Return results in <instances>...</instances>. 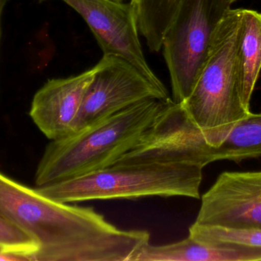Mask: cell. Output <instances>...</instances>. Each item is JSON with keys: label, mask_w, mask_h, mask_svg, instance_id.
Instances as JSON below:
<instances>
[{"label": "cell", "mask_w": 261, "mask_h": 261, "mask_svg": "<svg viewBox=\"0 0 261 261\" xmlns=\"http://www.w3.org/2000/svg\"><path fill=\"white\" fill-rule=\"evenodd\" d=\"M203 168L182 163L114 164L37 188L64 203L151 197L200 199Z\"/></svg>", "instance_id": "3957f363"}, {"label": "cell", "mask_w": 261, "mask_h": 261, "mask_svg": "<svg viewBox=\"0 0 261 261\" xmlns=\"http://www.w3.org/2000/svg\"><path fill=\"white\" fill-rule=\"evenodd\" d=\"M153 99H170L163 83L152 81L122 57L103 55L96 64L72 133L141 101Z\"/></svg>", "instance_id": "8992f818"}, {"label": "cell", "mask_w": 261, "mask_h": 261, "mask_svg": "<svg viewBox=\"0 0 261 261\" xmlns=\"http://www.w3.org/2000/svg\"><path fill=\"white\" fill-rule=\"evenodd\" d=\"M47 0H39L41 2ZM87 23L103 55L122 57L152 81L163 83L150 68L143 52L130 3L116 0H61Z\"/></svg>", "instance_id": "ba28073f"}, {"label": "cell", "mask_w": 261, "mask_h": 261, "mask_svg": "<svg viewBox=\"0 0 261 261\" xmlns=\"http://www.w3.org/2000/svg\"><path fill=\"white\" fill-rule=\"evenodd\" d=\"M95 72L96 65L77 75L48 80L35 93L29 114L50 140L73 133V124Z\"/></svg>", "instance_id": "30bf717a"}, {"label": "cell", "mask_w": 261, "mask_h": 261, "mask_svg": "<svg viewBox=\"0 0 261 261\" xmlns=\"http://www.w3.org/2000/svg\"><path fill=\"white\" fill-rule=\"evenodd\" d=\"M135 261H261V249L216 245L189 234L187 239L168 245L148 244Z\"/></svg>", "instance_id": "8fae6325"}, {"label": "cell", "mask_w": 261, "mask_h": 261, "mask_svg": "<svg viewBox=\"0 0 261 261\" xmlns=\"http://www.w3.org/2000/svg\"><path fill=\"white\" fill-rule=\"evenodd\" d=\"M116 1H122V0H116Z\"/></svg>", "instance_id": "ffe728a7"}, {"label": "cell", "mask_w": 261, "mask_h": 261, "mask_svg": "<svg viewBox=\"0 0 261 261\" xmlns=\"http://www.w3.org/2000/svg\"><path fill=\"white\" fill-rule=\"evenodd\" d=\"M214 162V147L182 103L170 99L138 142L114 164L182 163L204 168Z\"/></svg>", "instance_id": "52a82bcc"}, {"label": "cell", "mask_w": 261, "mask_h": 261, "mask_svg": "<svg viewBox=\"0 0 261 261\" xmlns=\"http://www.w3.org/2000/svg\"><path fill=\"white\" fill-rule=\"evenodd\" d=\"M169 100L141 101L87 128L51 140L37 167L36 188L113 165L138 142Z\"/></svg>", "instance_id": "7a4b0ae2"}, {"label": "cell", "mask_w": 261, "mask_h": 261, "mask_svg": "<svg viewBox=\"0 0 261 261\" xmlns=\"http://www.w3.org/2000/svg\"><path fill=\"white\" fill-rule=\"evenodd\" d=\"M229 0H184L166 32L162 49L176 103L188 98L208 58Z\"/></svg>", "instance_id": "5b68a950"}, {"label": "cell", "mask_w": 261, "mask_h": 261, "mask_svg": "<svg viewBox=\"0 0 261 261\" xmlns=\"http://www.w3.org/2000/svg\"><path fill=\"white\" fill-rule=\"evenodd\" d=\"M239 93L250 110L251 97L261 70V13L242 9L237 45Z\"/></svg>", "instance_id": "7c38bea8"}, {"label": "cell", "mask_w": 261, "mask_h": 261, "mask_svg": "<svg viewBox=\"0 0 261 261\" xmlns=\"http://www.w3.org/2000/svg\"><path fill=\"white\" fill-rule=\"evenodd\" d=\"M261 156V113H250L239 121L214 147L215 162L229 160L240 162Z\"/></svg>", "instance_id": "5bb4252c"}, {"label": "cell", "mask_w": 261, "mask_h": 261, "mask_svg": "<svg viewBox=\"0 0 261 261\" xmlns=\"http://www.w3.org/2000/svg\"><path fill=\"white\" fill-rule=\"evenodd\" d=\"M242 9H230L218 25L197 81L182 103L207 142L218 147L251 110L242 103L238 79L237 45Z\"/></svg>", "instance_id": "277c9868"}, {"label": "cell", "mask_w": 261, "mask_h": 261, "mask_svg": "<svg viewBox=\"0 0 261 261\" xmlns=\"http://www.w3.org/2000/svg\"><path fill=\"white\" fill-rule=\"evenodd\" d=\"M38 242L13 222L0 215V253L15 260L35 261Z\"/></svg>", "instance_id": "2e32d148"}, {"label": "cell", "mask_w": 261, "mask_h": 261, "mask_svg": "<svg viewBox=\"0 0 261 261\" xmlns=\"http://www.w3.org/2000/svg\"><path fill=\"white\" fill-rule=\"evenodd\" d=\"M195 223L261 230V171L221 173L202 196Z\"/></svg>", "instance_id": "9c48e42d"}, {"label": "cell", "mask_w": 261, "mask_h": 261, "mask_svg": "<svg viewBox=\"0 0 261 261\" xmlns=\"http://www.w3.org/2000/svg\"><path fill=\"white\" fill-rule=\"evenodd\" d=\"M0 260L15 261V259L10 257V256L5 255V254L0 253Z\"/></svg>", "instance_id": "ac0fdd59"}, {"label": "cell", "mask_w": 261, "mask_h": 261, "mask_svg": "<svg viewBox=\"0 0 261 261\" xmlns=\"http://www.w3.org/2000/svg\"><path fill=\"white\" fill-rule=\"evenodd\" d=\"M189 234L216 245H239L261 249V230L234 228L193 223Z\"/></svg>", "instance_id": "9a60e30c"}, {"label": "cell", "mask_w": 261, "mask_h": 261, "mask_svg": "<svg viewBox=\"0 0 261 261\" xmlns=\"http://www.w3.org/2000/svg\"><path fill=\"white\" fill-rule=\"evenodd\" d=\"M184 0H132L138 32L150 52L162 49L163 40Z\"/></svg>", "instance_id": "4fadbf2b"}, {"label": "cell", "mask_w": 261, "mask_h": 261, "mask_svg": "<svg viewBox=\"0 0 261 261\" xmlns=\"http://www.w3.org/2000/svg\"><path fill=\"white\" fill-rule=\"evenodd\" d=\"M0 215L39 245L35 261H134L150 243L142 230H123L93 208L50 199L0 173Z\"/></svg>", "instance_id": "6da1fadb"}, {"label": "cell", "mask_w": 261, "mask_h": 261, "mask_svg": "<svg viewBox=\"0 0 261 261\" xmlns=\"http://www.w3.org/2000/svg\"><path fill=\"white\" fill-rule=\"evenodd\" d=\"M9 0H0V38H1V17L2 14H3V9H4L5 6L7 4Z\"/></svg>", "instance_id": "e0dca14e"}, {"label": "cell", "mask_w": 261, "mask_h": 261, "mask_svg": "<svg viewBox=\"0 0 261 261\" xmlns=\"http://www.w3.org/2000/svg\"><path fill=\"white\" fill-rule=\"evenodd\" d=\"M230 2H231V3H234V1H236V0H229Z\"/></svg>", "instance_id": "d6986e66"}]
</instances>
